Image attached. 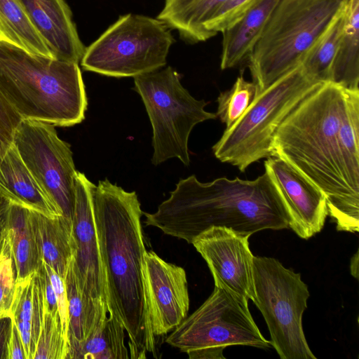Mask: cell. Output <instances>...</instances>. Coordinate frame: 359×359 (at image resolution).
<instances>
[{
  "instance_id": "19",
  "label": "cell",
  "mask_w": 359,
  "mask_h": 359,
  "mask_svg": "<svg viewBox=\"0 0 359 359\" xmlns=\"http://www.w3.org/2000/svg\"><path fill=\"white\" fill-rule=\"evenodd\" d=\"M44 290L39 270L15 279L11 318L18 328L27 359H34L42 316Z\"/></svg>"
},
{
  "instance_id": "35",
  "label": "cell",
  "mask_w": 359,
  "mask_h": 359,
  "mask_svg": "<svg viewBox=\"0 0 359 359\" xmlns=\"http://www.w3.org/2000/svg\"><path fill=\"white\" fill-rule=\"evenodd\" d=\"M11 323V317L0 318V359H7V343Z\"/></svg>"
},
{
  "instance_id": "25",
  "label": "cell",
  "mask_w": 359,
  "mask_h": 359,
  "mask_svg": "<svg viewBox=\"0 0 359 359\" xmlns=\"http://www.w3.org/2000/svg\"><path fill=\"white\" fill-rule=\"evenodd\" d=\"M125 328L114 317L108 316L98 323L80 346L74 359H126Z\"/></svg>"
},
{
  "instance_id": "2",
  "label": "cell",
  "mask_w": 359,
  "mask_h": 359,
  "mask_svg": "<svg viewBox=\"0 0 359 359\" xmlns=\"http://www.w3.org/2000/svg\"><path fill=\"white\" fill-rule=\"evenodd\" d=\"M143 212L135 191H126L107 179L95 186L93 213L108 313L123 325L133 359L155 353L156 344L144 298Z\"/></svg>"
},
{
  "instance_id": "24",
  "label": "cell",
  "mask_w": 359,
  "mask_h": 359,
  "mask_svg": "<svg viewBox=\"0 0 359 359\" xmlns=\"http://www.w3.org/2000/svg\"><path fill=\"white\" fill-rule=\"evenodd\" d=\"M0 40L31 54L53 57L18 0H0Z\"/></svg>"
},
{
  "instance_id": "33",
  "label": "cell",
  "mask_w": 359,
  "mask_h": 359,
  "mask_svg": "<svg viewBox=\"0 0 359 359\" xmlns=\"http://www.w3.org/2000/svg\"><path fill=\"white\" fill-rule=\"evenodd\" d=\"M43 266L46 269L53 288L55 292L58 313L60 316L61 327L63 335L69 345V311L68 301L66 292L64 279L59 276L49 265L42 261ZM70 348V346H69Z\"/></svg>"
},
{
  "instance_id": "7",
  "label": "cell",
  "mask_w": 359,
  "mask_h": 359,
  "mask_svg": "<svg viewBox=\"0 0 359 359\" xmlns=\"http://www.w3.org/2000/svg\"><path fill=\"white\" fill-rule=\"evenodd\" d=\"M134 83L152 126V164L177 158L188 166L191 130L199 123L217 118L216 114L205 110L208 102L194 97L170 66L135 76Z\"/></svg>"
},
{
  "instance_id": "10",
  "label": "cell",
  "mask_w": 359,
  "mask_h": 359,
  "mask_svg": "<svg viewBox=\"0 0 359 359\" xmlns=\"http://www.w3.org/2000/svg\"><path fill=\"white\" fill-rule=\"evenodd\" d=\"M255 300L271 335V344L281 359H316L306 341L302 316L309 292L300 273L278 260L254 256Z\"/></svg>"
},
{
  "instance_id": "1",
  "label": "cell",
  "mask_w": 359,
  "mask_h": 359,
  "mask_svg": "<svg viewBox=\"0 0 359 359\" xmlns=\"http://www.w3.org/2000/svg\"><path fill=\"white\" fill-rule=\"evenodd\" d=\"M359 90L320 83L278 128L280 158L325 196L337 230L359 231Z\"/></svg>"
},
{
  "instance_id": "5",
  "label": "cell",
  "mask_w": 359,
  "mask_h": 359,
  "mask_svg": "<svg viewBox=\"0 0 359 359\" xmlns=\"http://www.w3.org/2000/svg\"><path fill=\"white\" fill-rule=\"evenodd\" d=\"M347 1H280L247 60L257 86L256 95L301 65L306 53Z\"/></svg>"
},
{
  "instance_id": "29",
  "label": "cell",
  "mask_w": 359,
  "mask_h": 359,
  "mask_svg": "<svg viewBox=\"0 0 359 359\" xmlns=\"http://www.w3.org/2000/svg\"><path fill=\"white\" fill-rule=\"evenodd\" d=\"M256 93L255 83L240 76L231 89L219 94L215 114L225 124L226 129L231 127L241 117L253 101Z\"/></svg>"
},
{
  "instance_id": "27",
  "label": "cell",
  "mask_w": 359,
  "mask_h": 359,
  "mask_svg": "<svg viewBox=\"0 0 359 359\" xmlns=\"http://www.w3.org/2000/svg\"><path fill=\"white\" fill-rule=\"evenodd\" d=\"M69 345L63 335L59 314L53 313L48 309L44 292L41 328L34 359H69Z\"/></svg>"
},
{
  "instance_id": "11",
  "label": "cell",
  "mask_w": 359,
  "mask_h": 359,
  "mask_svg": "<svg viewBox=\"0 0 359 359\" xmlns=\"http://www.w3.org/2000/svg\"><path fill=\"white\" fill-rule=\"evenodd\" d=\"M13 144L47 197L72 220L77 171L69 144L59 137L54 125L29 119L18 126Z\"/></svg>"
},
{
  "instance_id": "37",
  "label": "cell",
  "mask_w": 359,
  "mask_h": 359,
  "mask_svg": "<svg viewBox=\"0 0 359 359\" xmlns=\"http://www.w3.org/2000/svg\"><path fill=\"white\" fill-rule=\"evenodd\" d=\"M351 273L355 278H358V251L353 255L351 260Z\"/></svg>"
},
{
  "instance_id": "26",
  "label": "cell",
  "mask_w": 359,
  "mask_h": 359,
  "mask_svg": "<svg viewBox=\"0 0 359 359\" xmlns=\"http://www.w3.org/2000/svg\"><path fill=\"white\" fill-rule=\"evenodd\" d=\"M344 9L345 6L311 47L301 62L305 72L318 81H330L332 64L343 32Z\"/></svg>"
},
{
  "instance_id": "34",
  "label": "cell",
  "mask_w": 359,
  "mask_h": 359,
  "mask_svg": "<svg viewBox=\"0 0 359 359\" xmlns=\"http://www.w3.org/2000/svg\"><path fill=\"white\" fill-rule=\"evenodd\" d=\"M11 329L7 343V359H27L17 325L13 318L11 317Z\"/></svg>"
},
{
  "instance_id": "36",
  "label": "cell",
  "mask_w": 359,
  "mask_h": 359,
  "mask_svg": "<svg viewBox=\"0 0 359 359\" xmlns=\"http://www.w3.org/2000/svg\"><path fill=\"white\" fill-rule=\"evenodd\" d=\"M9 206L10 203L0 194V241L1 240L2 231L5 226Z\"/></svg>"
},
{
  "instance_id": "12",
  "label": "cell",
  "mask_w": 359,
  "mask_h": 359,
  "mask_svg": "<svg viewBox=\"0 0 359 359\" xmlns=\"http://www.w3.org/2000/svg\"><path fill=\"white\" fill-rule=\"evenodd\" d=\"M95 185L82 172L75 177L72 216L75 250L73 269L87 312L86 335L108 316L104 276L100 259L93 213Z\"/></svg>"
},
{
  "instance_id": "21",
  "label": "cell",
  "mask_w": 359,
  "mask_h": 359,
  "mask_svg": "<svg viewBox=\"0 0 359 359\" xmlns=\"http://www.w3.org/2000/svg\"><path fill=\"white\" fill-rule=\"evenodd\" d=\"M41 259L63 279L75 250L72 220L30 211Z\"/></svg>"
},
{
  "instance_id": "8",
  "label": "cell",
  "mask_w": 359,
  "mask_h": 359,
  "mask_svg": "<svg viewBox=\"0 0 359 359\" xmlns=\"http://www.w3.org/2000/svg\"><path fill=\"white\" fill-rule=\"evenodd\" d=\"M189 359H225L229 346H271L249 311L248 300L215 286L211 295L166 338Z\"/></svg>"
},
{
  "instance_id": "13",
  "label": "cell",
  "mask_w": 359,
  "mask_h": 359,
  "mask_svg": "<svg viewBox=\"0 0 359 359\" xmlns=\"http://www.w3.org/2000/svg\"><path fill=\"white\" fill-rule=\"evenodd\" d=\"M146 309L155 338L173 330L188 315L189 296L184 269L168 263L152 250L143 262Z\"/></svg>"
},
{
  "instance_id": "15",
  "label": "cell",
  "mask_w": 359,
  "mask_h": 359,
  "mask_svg": "<svg viewBox=\"0 0 359 359\" xmlns=\"http://www.w3.org/2000/svg\"><path fill=\"white\" fill-rule=\"evenodd\" d=\"M264 168L286 208L289 228L303 239L320 232L328 215L325 194L280 158L268 157Z\"/></svg>"
},
{
  "instance_id": "23",
  "label": "cell",
  "mask_w": 359,
  "mask_h": 359,
  "mask_svg": "<svg viewBox=\"0 0 359 359\" xmlns=\"http://www.w3.org/2000/svg\"><path fill=\"white\" fill-rule=\"evenodd\" d=\"M344 17L329 81L346 89L359 90V0H348Z\"/></svg>"
},
{
  "instance_id": "28",
  "label": "cell",
  "mask_w": 359,
  "mask_h": 359,
  "mask_svg": "<svg viewBox=\"0 0 359 359\" xmlns=\"http://www.w3.org/2000/svg\"><path fill=\"white\" fill-rule=\"evenodd\" d=\"M64 282L66 288L69 311V359H74L86 338L87 312L83 295L78 287L73 269L72 257L70 259Z\"/></svg>"
},
{
  "instance_id": "9",
  "label": "cell",
  "mask_w": 359,
  "mask_h": 359,
  "mask_svg": "<svg viewBox=\"0 0 359 359\" xmlns=\"http://www.w3.org/2000/svg\"><path fill=\"white\" fill-rule=\"evenodd\" d=\"M174 38L158 18L128 13L121 16L86 48L82 68L112 77H135L166 64Z\"/></svg>"
},
{
  "instance_id": "31",
  "label": "cell",
  "mask_w": 359,
  "mask_h": 359,
  "mask_svg": "<svg viewBox=\"0 0 359 359\" xmlns=\"http://www.w3.org/2000/svg\"><path fill=\"white\" fill-rule=\"evenodd\" d=\"M257 0H227L206 26L209 39L234 24Z\"/></svg>"
},
{
  "instance_id": "30",
  "label": "cell",
  "mask_w": 359,
  "mask_h": 359,
  "mask_svg": "<svg viewBox=\"0 0 359 359\" xmlns=\"http://www.w3.org/2000/svg\"><path fill=\"white\" fill-rule=\"evenodd\" d=\"M15 284L13 259L1 236L0 248V318L11 316Z\"/></svg>"
},
{
  "instance_id": "22",
  "label": "cell",
  "mask_w": 359,
  "mask_h": 359,
  "mask_svg": "<svg viewBox=\"0 0 359 359\" xmlns=\"http://www.w3.org/2000/svg\"><path fill=\"white\" fill-rule=\"evenodd\" d=\"M227 0H165L157 18L189 43L209 39L206 26Z\"/></svg>"
},
{
  "instance_id": "20",
  "label": "cell",
  "mask_w": 359,
  "mask_h": 359,
  "mask_svg": "<svg viewBox=\"0 0 359 359\" xmlns=\"http://www.w3.org/2000/svg\"><path fill=\"white\" fill-rule=\"evenodd\" d=\"M2 238L13 259L15 279L37 271L42 264L30 210L10 204Z\"/></svg>"
},
{
  "instance_id": "38",
  "label": "cell",
  "mask_w": 359,
  "mask_h": 359,
  "mask_svg": "<svg viewBox=\"0 0 359 359\" xmlns=\"http://www.w3.org/2000/svg\"><path fill=\"white\" fill-rule=\"evenodd\" d=\"M1 240L0 241V248H1Z\"/></svg>"
},
{
  "instance_id": "3",
  "label": "cell",
  "mask_w": 359,
  "mask_h": 359,
  "mask_svg": "<svg viewBox=\"0 0 359 359\" xmlns=\"http://www.w3.org/2000/svg\"><path fill=\"white\" fill-rule=\"evenodd\" d=\"M143 215L147 226L190 244L212 226L248 238L262 230L289 228L286 208L266 172L254 180L222 177L210 182L191 175L177 182L156 212Z\"/></svg>"
},
{
  "instance_id": "6",
  "label": "cell",
  "mask_w": 359,
  "mask_h": 359,
  "mask_svg": "<svg viewBox=\"0 0 359 359\" xmlns=\"http://www.w3.org/2000/svg\"><path fill=\"white\" fill-rule=\"evenodd\" d=\"M320 83L310 77L302 65L288 72L256 95L241 117L224 130L212 147L215 156L241 172L271 156L278 128Z\"/></svg>"
},
{
  "instance_id": "4",
  "label": "cell",
  "mask_w": 359,
  "mask_h": 359,
  "mask_svg": "<svg viewBox=\"0 0 359 359\" xmlns=\"http://www.w3.org/2000/svg\"><path fill=\"white\" fill-rule=\"evenodd\" d=\"M0 91L22 120L57 126L81 123L88 107L78 63L31 54L1 40Z\"/></svg>"
},
{
  "instance_id": "18",
  "label": "cell",
  "mask_w": 359,
  "mask_h": 359,
  "mask_svg": "<svg viewBox=\"0 0 359 359\" xmlns=\"http://www.w3.org/2000/svg\"><path fill=\"white\" fill-rule=\"evenodd\" d=\"M281 0H257L222 33L220 67L233 68L247 61Z\"/></svg>"
},
{
  "instance_id": "32",
  "label": "cell",
  "mask_w": 359,
  "mask_h": 359,
  "mask_svg": "<svg viewBox=\"0 0 359 359\" xmlns=\"http://www.w3.org/2000/svg\"><path fill=\"white\" fill-rule=\"evenodd\" d=\"M22 117L0 91V162L13 145Z\"/></svg>"
},
{
  "instance_id": "14",
  "label": "cell",
  "mask_w": 359,
  "mask_h": 359,
  "mask_svg": "<svg viewBox=\"0 0 359 359\" xmlns=\"http://www.w3.org/2000/svg\"><path fill=\"white\" fill-rule=\"evenodd\" d=\"M248 238L226 227L212 226L191 244L206 262L215 286L254 301V255Z\"/></svg>"
},
{
  "instance_id": "16",
  "label": "cell",
  "mask_w": 359,
  "mask_h": 359,
  "mask_svg": "<svg viewBox=\"0 0 359 359\" xmlns=\"http://www.w3.org/2000/svg\"><path fill=\"white\" fill-rule=\"evenodd\" d=\"M53 57L78 63L86 47L65 0H18Z\"/></svg>"
},
{
  "instance_id": "17",
  "label": "cell",
  "mask_w": 359,
  "mask_h": 359,
  "mask_svg": "<svg viewBox=\"0 0 359 359\" xmlns=\"http://www.w3.org/2000/svg\"><path fill=\"white\" fill-rule=\"evenodd\" d=\"M0 194L16 205L50 218L63 216L43 191L14 144L0 162Z\"/></svg>"
}]
</instances>
